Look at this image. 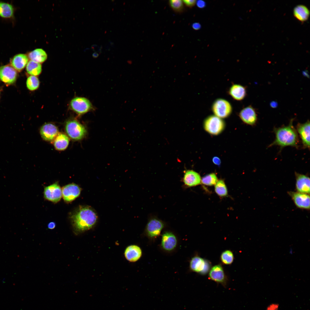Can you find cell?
<instances>
[{
	"instance_id": "obj_13",
	"label": "cell",
	"mask_w": 310,
	"mask_h": 310,
	"mask_svg": "<svg viewBox=\"0 0 310 310\" xmlns=\"http://www.w3.org/2000/svg\"><path fill=\"white\" fill-rule=\"evenodd\" d=\"M296 130L301 139L303 148L310 149V121L308 120L306 122L298 123L296 126Z\"/></svg>"
},
{
	"instance_id": "obj_25",
	"label": "cell",
	"mask_w": 310,
	"mask_h": 310,
	"mask_svg": "<svg viewBox=\"0 0 310 310\" xmlns=\"http://www.w3.org/2000/svg\"><path fill=\"white\" fill-rule=\"evenodd\" d=\"M27 56L31 61L40 64L44 62L47 58L46 53L41 49H37L29 52Z\"/></svg>"
},
{
	"instance_id": "obj_38",
	"label": "cell",
	"mask_w": 310,
	"mask_h": 310,
	"mask_svg": "<svg viewBox=\"0 0 310 310\" xmlns=\"http://www.w3.org/2000/svg\"><path fill=\"white\" fill-rule=\"evenodd\" d=\"M55 226V224L53 222H51L49 223L48 225V228L51 229H54Z\"/></svg>"
},
{
	"instance_id": "obj_22",
	"label": "cell",
	"mask_w": 310,
	"mask_h": 310,
	"mask_svg": "<svg viewBox=\"0 0 310 310\" xmlns=\"http://www.w3.org/2000/svg\"><path fill=\"white\" fill-rule=\"evenodd\" d=\"M189 267L192 271L197 273H202L207 270L208 266L206 262L202 258L195 256L192 257L189 263Z\"/></svg>"
},
{
	"instance_id": "obj_27",
	"label": "cell",
	"mask_w": 310,
	"mask_h": 310,
	"mask_svg": "<svg viewBox=\"0 0 310 310\" xmlns=\"http://www.w3.org/2000/svg\"><path fill=\"white\" fill-rule=\"evenodd\" d=\"M27 73L31 75L37 76L41 72L42 67L40 63L32 61H29L26 65Z\"/></svg>"
},
{
	"instance_id": "obj_19",
	"label": "cell",
	"mask_w": 310,
	"mask_h": 310,
	"mask_svg": "<svg viewBox=\"0 0 310 310\" xmlns=\"http://www.w3.org/2000/svg\"><path fill=\"white\" fill-rule=\"evenodd\" d=\"M126 259L131 262H135L141 257L142 251L141 248L136 245H131L128 246L124 252Z\"/></svg>"
},
{
	"instance_id": "obj_23",
	"label": "cell",
	"mask_w": 310,
	"mask_h": 310,
	"mask_svg": "<svg viewBox=\"0 0 310 310\" xmlns=\"http://www.w3.org/2000/svg\"><path fill=\"white\" fill-rule=\"evenodd\" d=\"M69 141L68 136L62 133H59L53 141L55 149L59 151L66 149L69 145Z\"/></svg>"
},
{
	"instance_id": "obj_7",
	"label": "cell",
	"mask_w": 310,
	"mask_h": 310,
	"mask_svg": "<svg viewBox=\"0 0 310 310\" xmlns=\"http://www.w3.org/2000/svg\"><path fill=\"white\" fill-rule=\"evenodd\" d=\"M71 109L79 115L84 114L91 110L93 106L87 98L77 97L73 98L70 103Z\"/></svg>"
},
{
	"instance_id": "obj_11",
	"label": "cell",
	"mask_w": 310,
	"mask_h": 310,
	"mask_svg": "<svg viewBox=\"0 0 310 310\" xmlns=\"http://www.w3.org/2000/svg\"><path fill=\"white\" fill-rule=\"evenodd\" d=\"M62 197L67 202H71L80 195L81 188L77 185L71 183L63 186L62 189Z\"/></svg>"
},
{
	"instance_id": "obj_39",
	"label": "cell",
	"mask_w": 310,
	"mask_h": 310,
	"mask_svg": "<svg viewBox=\"0 0 310 310\" xmlns=\"http://www.w3.org/2000/svg\"><path fill=\"white\" fill-rule=\"evenodd\" d=\"M196 3L198 6L201 8H202L204 7L205 5L204 2L202 1H197V2H196Z\"/></svg>"
},
{
	"instance_id": "obj_16",
	"label": "cell",
	"mask_w": 310,
	"mask_h": 310,
	"mask_svg": "<svg viewBox=\"0 0 310 310\" xmlns=\"http://www.w3.org/2000/svg\"><path fill=\"white\" fill-rule=\"evenodd\" d=\"M59 133L57 127L54 124L48 123L43 125L40 129L42 138L47 141H53Z\"/></svg>"
},
{
	"instance_id": "obj_12",
	"label": "cell",
	"mask_w": 310,
	"mask_h": 310,
	"mask_svg": "<svg viewBox=\"0 0 310 310\" xmlns=\"http://www.w3.org/2000/svg\"><path fill=\"white\" fill-rule=\"evenodd\" d=\"M239 115L242 121L245 123L255 125L257 121V115L255 108L251 105L243 108L240 112Z\"/></svg>"
},
{
	"instance_id": "obj_28",
	"label": "cell",
	"mask_w": 310,
	"mask_h": 310,
	"mask_svg": "<svg viewBox=\"0 0 310 310\" xmlns=\"http://www.w3.org/2000/svg\"><path fill=\"white\" fill-rule=\"evenodd\" d=\"M215 191L217 194L221 197H225L228 194L226 187L222 180L218 181L215 185Z\"/></svg>"
},
{
	"instance_id": "obj_8",
	"label": "cell",
	"mask_w": 310,
	"mask_h": 310,
	"mask_svg": "<svg viewBox=\"0 0 310 310\" xmlns=\"http://www.w3.org/2000/svg\"><path fill=\"white\" fill-rule=\"evenodd\" d=\"M44 196L48 201L55 203L58 202L62 197V189L57 182L54 183L44 188Z\"/></svg>"
},
{
	"instance_id": "obj_30",
	"label": "cell",
	"mask_w": 310,
	"mask_h": 310,
	"mask_svg": "<svg viewBox=\"0 0 310 310\" xmlns=\"http://www.w3.org/2000/svg\"><path fill=\"white\" fill-rule=\"evenodd\" d=\"M217 181V178L214 173L206 175L203 177L201 180V182L203 184L209 186L215 185Z\"/></svg>"
},
{
	"instance_id": "obj_33",
	"label": "cell",
	"mask_w": 310,
	"mask_h": 310,
	"mask_svg": "<svg viewBox=\"0 0 310 310\" xmlns=\"http://www.w3.org/2000/svg\"><path fill=\"white\" fill-rule=\"evenodd\" d=\"M279 305L277 303H272L270 304L267 307L265 310H279Z\"/></svg>"
},
{
	"instance_id": "obj_42",
	"label": "cell",
	"mask_w": 310,
	"mask_h": 310,
	"mask_svg": "<svg viewBox=\"0 0 310 310\" xmlns=\"http://www.w3.org/2000/svg\"><path fill=\"white\" fill-rule=\"evenodd\" d=\"M290 253L292 254V250L291 249H290Z\"/></svg>"
},
{
	"instance_id": "obj_26",
	"label": "cell",
	"mask_w": 310,
	"mask_h": 310,
	"mask_svg": "<svg viewBox=\"0 0 310 310\" xmlns=\"http://www.w3.org/2000/svg\"><path fill=\"white\" fill-rule=\"evenodd\" d=\"M14 13L13 7L11 4L4 2H0V16L5 18H9L13 16Z\"/></svg>"
},
{
	"instance_id": "obj_4",
	"label": "cell",
	"mask_w": 310,
	"mask_h": 310,
	"mask_svg": "<svg viewBox=\"0 0 310 310\" xmlns=\"http://www.w3.org/2000/svg\"><path fill=\"white\" fill-rule=\"evenodd\" d=\"M165 226V223L162 220L156 217H152L146 225L145 233L150 239H156L160 236Z\"/></svg>"
},
{
	"instance_id": "obj_1",
	"label": "cell",
	"mask_w": 310,
	"mask_h": 310,
	"mask_svg": "<svg viewBox=\"0 0 310 310\" xmlns=\"http://www.w3.org/2000/svg\"><path fill=\"white\" fill-rule=\"evenodd\" d=\"M293 120L294 119H291L287 125L274 128L275 138L268 148L276 145L280 147L281 150L288 146L298 148L299 140L297 132L293 125Z\"/></svg>"
},
{
	"instance_id": "obj_24",
	"label": "cell",
	"mask_w": 310,
	"mask_h": 310,
	"mask_svg": "<svg viewBox=\"0 0 310 310\" xmlns=\"http://www.w3.org/2000/svg\"><path fill=\"white\" fill-rule=\"evenodd\" d=\"M294 16L299 21L304 22L308 19L309 15V10L305 5H300L295 7L293 10Z\"/></svg>"
},
{
	"instance_id": "obj_35",
	"label": "cell",
	"mask_w": 310,
	"mask_h": 310,
	"mask_svg": "<svg viewBox=\"0 0 310 310\" xmlns=\"http://www.w3.org/2000/svg\"><path fill=\"white\" fill-rule=\"evenodd\" d=\"M102 48V46H99L96 44H93L92 45L91 47L92 49L94 51L98 52L100 53L101 52V49Z\"/></svg>"
},
{
	"instance_id": "obj_37",
	"label": "cell",
	"mask_w": 310,
	"mask_h": 310,
	"mask_svg": "<svg viewBox=\"0 0 310 310\" xmlns=\"http://www.w3.org/2000/svg\"><path fill=\"white\" fill-rule=\"evenodd\" d=\"M193 28L195 30H198L200 28V25L198 23H195L193 24L192 25Z\"/></svg>"
},
{
	"instance_id": "obj_18",
	"label": "cell",
	"mask_w": 310,
	"mask_h": 310,
	"mask_svg": "<svg viewBox=\"0 0 310 310\" xmlns=\"http://www.w3.org/2000/svg\"><path fill=\"white\" fill-rule=\"evenodd\" d=\"M209 277L212 280L226 286L227 278L223 268L220 265H216L212 267L209 272Z\"/></svg>"
},
{
	"instance_id": "obj_3",
	"label": "cell",
	"mask_w": 310,
	"mask_h": 310,
	"mask_svg": "<svg viewBox=\"0 0 310 310\" xmlns=\"http://www.w3.org/2000/svg\"><path fill=\"white\" fill-rule=\"evenodd\" d=\"M65 131L68 136L75 141L81 140L87 134L85 127L76 120L71 119L67 121L65 125Z\"/></svg>"
},
{
	"instance_id": "obj_2",
	"label": "cell",
	"mask_w": 310,
	"mask_h": 310,
	"mask_svg": "<svg viewBox=\"0 0 310 310\" xmlns=\"http://www.w3.org/2000/svg\"><path fill=\"white\" fill-rule=\"evenodd\" d=\"M75 229L79 232L92 228L97 221L98 216L94 210L87 206H79L71 217Z\"/></svg>"
},
{
	"instance_id": "obj_36",
	"label": "cell",
	"mask_w": 310,
	"mask_h": 310,
	"mask_svg": "<svg viewBox=\"0 0 310 310\" xmlns=\"http://www.w3.org/2000/svg\"><path fill=\"white\" fill-rule=\"evenodd\" d=\"M212 161L216 165H220V160L217 157H214L212 159Z\"/></svg>"
},
{
	"instance_id": "obj_21",
	"label": "cell",
	"mask_w": 310,
	"mask_h": 310,
	"mask_svg": "<svg viewBox=\"0 0 310 310\" xmlns=\"http://www.w3.org/2000/svg\"><path fill=\"white\" fill-rule=\"evenodd\" d=\"M228 93L234 100L241 101L245 97L247 91L245 87L239 84H235L230 87Z\"/></svg>"
},
{
	"instance_id": "obj_34",
	"label": "cell",
	"mask_w": 310,
	"mask_h": 310,
	"mask_svg": "<svg viewBox=\"0 0 310 310\" xmlns=\"http://www.w3.org/2000/svg\"><path fill=\"white\" fill-rule=\"evenodd\" d=\"M184 3L187 7L191 8L193 7L196 3L197 1L195 0H185L183 1Z\"/></svg>"
},
{
	"instance_id": "obj_5",
	"label": "cell",
	"mask_w": 310,
	"mask_h": 310,
	"mask_svg": "<svg viewBox=\"0 0 310 310\" xmlns=\"http://www.w3.org/2000/svg\"><path fill=\"white\" fill-rule=\"evenodd\" d=\"M212 109L215 116L220 118L228 117L232 111L230 103L226 100L222 98L216 99L212 105Z\"/></svg>"
},
{
	"instance_id": "obj_29",
	"label": "cell",
	"mask_w": 310,
	"mask_h": 310,
	"mask_svg": "<svg viewBox=\"0 0 310 310\" xmlns=\"http://www.w3.org/2000/svg\"><path fill=\"white\" fill-rule=\"evenodd\" d=\"M26 85L29 90L33 91L38 88L40 85L39 80L36 76L30 75L27 79Z\"/></svg>"
},
{
	"instance_id": "obj_10",
	"label": "cell",
	"mask_w": 310,
	"mask_h": 310,
	"mask_svg": "<svg viewBox=\"0 0 310 310\" xmlns=\"http://www.w3.org/2000/svg\"><path fill=\"white\" fill-rule=\"evenodd\" d=\"M178 240L176 235L170 231L164 232L162 235L161 247L164 251L170 252L176 248Z\"/></svg>"
},
{
	"instance_id": "obj_15",
	"label": "cell",
	"mask_w": 310,
	"mask_h": 310,
	"mask_svg": "<svg viewBox=\"0 0 310 310\" xmlns=\"http://www.w3.org/2000/svg\"><path fill=\"white\" fill-rule=\"evenodd\" d=\"M201 180L198 173L192 170H187L184 172L182 181L184 187L188 188L198 185L201 183Z\"/></svg>"
},
{
	"instance_id": "obj_32",
	"label": "cell",
	"mask_w": 310,
	"mask_h": 310,
	"mask_svg": "<svg viewBox=\"0 0 310 310\" xmlns=\"http://www.w3.org/2000/svg\"><path fill=\"white\" fill-rule=\"evenodd\" d=\"M221 259L222 262L224 264H230L234 260V255L232 252L229 250L223 252L221 255Z\"/></svg>"
},
{
	"instance_id": "obj_14",
	"label": "cell",
	"mask_w": 310,
	"mask_h": 310,
	"mask_svg": "<svg viewBox=\"0 0 310 310\" xmlns=\"http://www.w3.org/2000/svg\"><path fill=\"white\" fill-rule=\"evenodd\" d=\"M288 193L297 207L301 209L309 210V194L293 191L289 192Z\"/></svg>"
},
{
	"instance_id": "obj_20",
	"label": "cell",
	"mask_w": 310,
	"mask_h": 310,
	"mask_svg": "<svg viewBox=\"0 0 310 310\" xmlns=\"http://www.w3.org/2000/svg\"><path fill=\"white\" fill-rule=\"evenodd\" d=\"M28 59L27 55L25 54H17L11 59V65L17 71L20 72L26 66Z\"/></svg>"
},
{
	"instance_id": "obj_41",
	"label": "cell",
	"mask_w": 310,
	"mask_h": 310,
	"mask_svg": "<svg viewBox=\"0 0 310 310\" xmlns=\"http://www.w3.org/2000/svg\"><path fill=\"white\" fill-rule=\"evenodd\" d=\"M277 104L275 102H271V105L273 107H275L277 106Z\"/></svg>"
},
{
	"instance_id": "obj_31",
	"label": "cell",
	"mask_w": 310,
	"mask_h": 310,
	"mask_svg": "<svg viewBox=\"0 0 310 310\" xmlns=\"http://www.w3.org/2000/svg\"><path fill=\"white\" fill-rule=\"evenodd\" d=\"M169 3L170 6L175 12L180 13L183 11L184 6L183 1L171 0L169 1Z\"/></svg>"
},
{
	"instance_id": "obj_9",
	"label": "cell",
	"mask_w": 310,
	"mask_h": 310,
	"mask_svg": "<svg viewBox=\"0 0 310 310\" xmlns=\"http://www.w3.org/2000/svg\"><path fill=\"white\" fill-rule=\"evenodd\" d=\"M18 77L17 71L9 65L0 67V80L7 85L14 84Z\"/></svg>"
},
{
	"instance_id": "obj_40",
	"label": "cell",
	"mask_w": 310,
	"mask_h": 310,
	"mask_svg": "<svg viewBox=\"0 0 310 310\" xmlns=\"http://www.w3.org/2000/svg\"><path fill=\"white\" fill-rule=\"evenodd\" d=\"M99 56V54L96 52H94L92 54V57L94 58L98 57Z\"/></svg>"
},
{
	"instance_id": "obj_17",
	"label": "cell",
	"mask_w": 310,
	"mask_h": 310,
	"mask_svg": "<svg viewBox=\"0 0 310 310\" xmlns=\"http://www.w3.org/2000/svg\"><path fill=\"white\" fill-rule=\"evenodd\" d=\"M296 188L297 192L309 195L310 178L307 175L295 173Z\"/></svg>"
},
{
	"instance_id": "obj_6",
	"label": "cell",
	"mask_w": 310,
	"mask_h": 310,
	"mask_svg": "<svg viewBox=\"0 0 310 310\" xmlns=\"http://www.w3.org/2000/svg\"><path fill=\"white\" fill-rule=\"evenodd\" d=\"M224 123L220 118L215 116L211 115L204 121L205 130L209 133L217 135L220 133L224 127Z\"/></svg>"
}]
</instances>
